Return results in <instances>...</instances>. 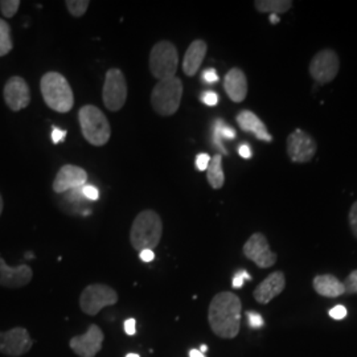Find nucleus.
<instances>
[{"label": "nucleus", "mask_w": 357, "mask_h": 357, "mask_svg": "<svg viewBox=\"0 0 357 357\" xmlns=\"http://www.w3.org/2000/svg\"><path fill=\"white\" fill-rule=\"evenodd\" d=\"M13 43L11 38V26L10 24L0 19V57L7 56L13 51Z\"/></svg>", "instance_id": "25"}, {"label": "nucleus", "mask_w": 357, "mask_h": 357, "mask_svg": "<svg viewBox=\"0 0 357 357\" xmlns=\"http://www.w3.org/2000/svg\"><path fill=\"white\" fill-rule=\"evenodd\" d=\"M238 153L241 155V158H243V159H250L253 156V151H252V149H250V146L248 143H243L238 147Z\"/></svg>", "instance_id": "39"}, {"label": "nucleus", "mask_w": 357, "mask_h": 357, "mask_svg": "<svg viewBox=\"0 0 357 357\" xmlns=\"http://www.w3.org/2000/svg\"><path fill=\"white\" fill-rule=\"evenodd\" d=\"M246 280H252V277L246 273V270H240V271H237L234 274L231 284H233L234 289H241L243 286V282L246 281Z\"/></svg>", "instance_id": "32"}, {"label": "nucleus", "mask_w": 357, "mask_h": 357, "mask_svg": "<svg viewBox=\"0 0 357 357\" xmlns=\"http://www.w3.org/2000/svg\"><path fill=\"white\" fill-rule=\"evenodd\" d=\"M268 20H270V23H271V24H278V23L281 22L280 16H278V15H274V13H271V15L268 16Z\"/></svg>", "instance_id": "42"}, {"label": "nucleus", "mask_w": 357, "mask_h": 357, "mask_svg": "<svg viewBox=\"0 0 357 357\" xmlns=\"http://www.w3.org/2000/svg\"><path fill=\"white\" fill-rule=\"evenodd\" d=\"M125 331L128 336H134L135 335V319H128L125 321Z\"/></svg>", "instance_id": "40"}, {"label": "nucleus", "mask_w": 357, "mask_h": 357, "mask_svg": "<svg viewBox=\"0 0 357 357\" xmlns=\"http://www.w3.org/2000/svg\"><path fill=\"white\" fill-rule=\"evenodd\" d=\"M345 293L357 294V270H354L344 282Z\"/></svg>", "instance_id": "29"}, {"label": "nucleus", "mask_w": 357, "mask_h": 357, "mask_svg": "<svg viewBox=\"0 0 357 357\" xmlns=\"http://www.w3.org/2000/svg\"><path fill=\"white\" fill-rule=\"evenodd\" d=\"M82 195L88 202H97L100 199V191L91 184H85L82 187Z\"/></svg>", "instance_id": "30"}, {"label": "nucleus", "mask_w": 357, "mask_h": 357, "mask_svg": "<svg viewBox=\"0 0 357 357\" xmlns=\"http://www.w3.org/2000/svg\"><path fill=\"white\" fill-rule=\"evenodd\" d=\"M84 202H88L84 195H82V187L81 188H76V190H70V191L65 192L63 193V203L65 205H70L73 208H76L77 213H82L79 211V205H84Z\"/></svg>", "instance_id": "26"}, {"label": "nucleus", "mask_w": 357, "mask_h": 357, "mask_svg": "<svg viewBox=\"0 0 357 357\" xmlns=\"http://www.w3.org/2000/svg\"><path fill=\"white\" fill-rule=\"evenodd\" d=\"M330 317L332 319L342 320L347 317V308L344 306H336L330 311Z\"/></svg>", "instance_id": "38"}, {"label": "nucleus", "mask_w": 357, "mask_h": 357, "mask_svg": "<svg viewBox=\"0 0 357 357\" xmlns=\"http://www.w3.org/2000/svg\"><path fill=\"white\" fill-rule=\"evenodd\" d=\"M178 54L176 47L171 41L156 43L150 53V72L159 81L172 78L176 75Z\"/></svg>", "instance_id": "6"}, {"label": "nucleus", "mask_w": 357, "mask_h": 357, "mask_svg": "<svg viewBox=\"0 0 357 357\" xmlns=\"http://www.w3.org/2000/svg\"><path fill=\"white\" fill-rule=\"evenodd\" d=\"M205 351H206V345H202V348H200V352H203V354H204Z\"/></svg>", "instance_id": "45"}, {"label": "nucleus", "mask_w": 357, "mask_h": 357, "mask_svg": "<svg viewBox=\"0 0 357 357\" xmlns=\"http://www.w3.org/2000/svg\"><path fill=\"white\" fill-rule=\"evenodd\" d=\"M40 90L45 105L57 113H68L75 106V96L68 79L59 72H48L41 77Z\"/></svg>", "instance_id": "3"}, {"label": "nucleus", "mask_w": 357, "mask_h": 357, "mask_svg": "<svg viewBox=\"0 0 357 357\" xmlns=\"http://www.w3.org/2000/svg\"><path fill=\"white\" fill-rule=\"evenodd\" d=\"M66 8L69 13L75 17H81L84 13L88 11V7L90 6L88 0H68L65 1Z\"/></svg>", "instance_id": "27"}, {"label": "nucleus", "mask_w": 357, "mask_h": 357, "mask_svg": "<svg viewBox=\"0 0 357 357\" xmlns=\"http://www.w3.org/2000/svg\"><path fill=\"white\" fill-rule=\"evenodd\" d=\"M208 51V45L204 40H195L184 54L183 60V72L188 77L196 76L200 66L204 61Z\"/></svg>", "instance_id": "20"}, {"label": "nucleus", "mask_w": 357, "mask_h": 357, "mask_svg": "<svg viewBox=\"0 0 357 357\" xmlns=\"http://www.w3.org/2000/svg\"><path fill=\"white\" fill-rule=\"evenodd\" d=\"M126 357H141L139 355H137V354H128Z\"/></svg>", "instance_id": "46"}, {"label": "nucleus", "mask_w": 357, "mask_h": 357, "mask_svg": "<svg viewBox=\"0 0 357 357\" xmlns=\"http://www.w3.org/2000/svg\"><path fill=\"white\" fill-rule=\"evenodd\" d=\"M202 102L206 105V106H216L218 103V94L215 93L213 90H205L200 96Z\"/></svg>", "instance_id": "31"}, {"label": "nucleus", "mask_w": 357, "mask_h": 357, "mask_svg": "<svg viewBox=\"0 0 357 357\" xmlns=\"http://www.w3.org/2000/svg\"><path fill=\"white\" fill-rule=\"evenodd\" d=\"M33 271L28 265H19L11 268L0 258V286L6 289H20L32 281Z\"/></svg>", "instance_id": "16"}, {"label": "nucleus", "mask_w": 357, "mask_h": 357, "mask_svg": "<svg viewBox=\"0 0 357 357\" xmlns=\"http://www.w3.org/2000/svg\"><path fill=\"white\" fill-rule=\"evenodd\" d=\"M255 7L262 13H287L293 7L291 0H255Z\"/></svg>", "instance_id": "24"}, {"label": "nucleus", "mask_w": 357, "mask_h": 357, "mask_svg": "<svg viewBox=\"0 0 357 357\" xmlns=\"http://www.w3.org/2000/svg\"><path fill=\"white\" fill-rule=\"evenodd\" d=\"M248 320L252 328H261L264 326V318L255 311H248Z\"/></svg>", "instance_id": "34"}, {"label": "nucleus", "mask_w": 357, "mask_h": 357, "mask_svg": "<svg viewBox=\"0 0 357 357\" xmlns=\"http://www.w3.org/2000/svg\"><path fill=\"white\" fill-rule=\"evenodd\" d=\"M88 181V174L84 168L73 166V165H65L60 168L56 178L53 180L52 188L57 195H63L70 190L81 188Z\"/></svg>", "instance_id": "15"}, {"label": "nucleus", "mask_w": 357, "mask_h": 357, "mask_svg": "<svg viewBox=\"0 0 357 357\" xmlns=\"http://www.w3.org/2000/svg\"><path fill=\"white\" fill-rule=\"evenodd\" d=\"M209 162H211V156L208 153H199L196 156V168L199 171H206V168L209 166Z\"/></svg>", "instance_id": "35"}, {"label": "nucleus", "mask_w": 357, "mask_h": 357, "mask_svg": "<svg viewBox=\"0 0 357 357\" xmlns=\"http://www.w3.org/2000/svg\"><path fill=\"white\" fill-rule=\"evenodd\" d=\"M236 138V130L227 125L224 119H216L213 125V134H212V141L213 144L218 150L220 155H228V151L222 143V139H234Z\"/></svg>", "instance_id": "22"}, {"label": "nucleus", "mask_w": 357, "mask_h": 357, "mask_svg": "<svg viewBox=\"0 0 357 357\" xmlns=\"http://www.w3.org/2000/svg\"><path fill=\"white\" fill-rule=\"evenodd\" d=\"M82 135L91 146L102 147L112 137L110 123L102 112L93 105H85L78 112Z\"/></svg>", "instance_id": "4"}, {"label": "nucleus", "mask_w": 357, "mask_h": 357, "mask_svg": "<svg viewBox=\"0 0 357 357\" xmlns=\"http://www.w3.org/2000/svg\"><path fill=\"white\" fill-rule=\"evenodd\" d=\"M190 357H206L203 352H200V349H191L190 351Z\"/></svg>", "instance_id": "43"}, {"label": "nucleus", "mask_w": 357, "mask_h": 357, "mask_svg": "<svg viewBox=\"0 0 357 357\" xmlns=\"http://www.w3.org/2000/svg\"><path fill=\"white\" fill-rule=\"evenodd\" d=\"M348 221H349V227H351L354 236L357 238V202H355L351 206V211H349V215H348Z\"/></svg>", "instance_id": "33"}, {"label": "nucleus", "mask_w": 357, "mask_h": 357, "mask_svg": "<svg viewBox=\"0 0 357 357\" xmlns=\"http://www.w3.org/2000/svg\"><path fill=\"white\" fill-rule=\"evenodd\" d=\"M118 302V294L114 289L102 283L89 284L79 295V307L84 314L96 317L105 307L114 306Z\"/></svg>", "instance_id": "7"}, {"label": "nucleus", "mask_w": 357, "mask_h": 357, "mask_svg": "<svg viewBox=\"0 0 357 357\" xmlns=\"http://www.w3.org/2000/svg\"><path fill=\"white\" fill-rule=\"evenodd\" d=\"M287 155L294 163H308L314 159L318 144L315 139L303 130H295L287 137Z\"/></svg>", "instance_id": "10"}, {"label": "nucleus", "mask_w": 357, "mask_h": 357, "mask_svg": "<svg viewBox=\"0 0 357 357\" xmlns=\"http://www.w3.org/2000/svg\"><path fill=\"white\" fill-rule=\"evenodd\" d=\"M236 121L243 131L253 134L258 141L268 142V143L273 142V137L268 132L266 125L253 112L250 110L240 112L236 116Z\"/></svg>", "instance_id": "19"}, {"label": "nucleus", "mask_w": 357, "mask_h": 357, "mask_svg": "<svg viewBox=\"0 0 357 357\" xmlns=\"http://www.w3.org/2000/svg\"><path fill=\"white\" fill-rule=\"evenodd\" d=\"M3 206H4V203H3V197H1V195H0V216H1V213H3Z\"/></svg>", "instance_id": "44"}, {"label": "nucleus", "mask_w": 357, "mask_h": 357, "mask_svg": "<svg viewBox=\"0 0 357 357\" xmlns=\"http://www.w3.org/2000/svg\"><path fill=\"white\" fill-rule=\"evenodd\" d=\"M243 252L258 268H271L277 262V255L270 249L268 238L262 233L252 234L243 245Z\"/></svg>", "instance_id": "12"}, {"label": "nucleus", "mask_w": 357, "mask_h": 357, "mask_svg": "<svg viewBox=\"0 0 357 357\" xmlns=\"http://www.w3.org/2000/svg\"><path fill=\"white\" fill-rule=\"evenodd\" d=\"M312 286L315 291L326 298H337L345 294L344 283L339 281L335 275L323 274L314 278Z\"/></svg>", "instance_id": "21"}, {"label": "nucleus", "mask_w": 357, "mask_h": 357, "mask_svg": "<svg viewBox=\"0 0 357 357\" xmlns=\"http://www.w3.org/2000/svg\"><path fill=\"white\" fill-rule=\"evenodd\" d=\"M139 257L143 262H151L155 258V253L153 250H142L139 252Z\"/></svg>", "instance_id": "41"}, {"label": "nucleus", "mask_w": 357, "mask_h": 357, "mask_svg": "<svg viewBox=\"0 0 357 357\" xmlns=\"http://www.w3.org/2000/svg\"><path fill=\"white\" fill-rule=\"evenodd\" d=\"M202 79L204 81L205 84H216V82H218V75H217L216 69L215 68L205 69L203 75H202Z\"/></svg>", "instance_id": "36"}, {"label": "nucleus", "mask_w": 357, "mask_h": 357, "mask_svg": "<svg viewBox=\"0 0 357 357\" xmlns=\"http://www.w3.org/2000/svg\"><path fill=\"white\" fill-rule=\"evenodd\" d=\"M102 98L109 112H119L125 106L128 100V81L121 69L112 68L106 72Z\"/></svg>", "instance_id": "8"}, {"label": "nucleus", "mask_w": 357, "mask_h": 357, "mask_svg": "<svg viewBox=\"0 0 357 357\" xmlns=\"http://www.w3.org/2000/svg\"><path fill=\"white\" fill-rule=\"evenodd\" d=\"M163 236V221L160 216L153 211L146 209L132 221L130 229V243L138 252L153 250Z\"/></svg>", "instance_id": "2"}, {"label": "nucleus", "mask_w": 357, "mask_h": 357, "mask_svg": "<svg viewBox=\"0 0 357 357\" xmlns=\"http://www.w3.org/2000/svg\"><path fill=\"white\" fill-rule=\"evenodd\" d=\"M206 178L213 190L222 188L225 183V175L222 169V156L220 153H216L213 158H211L209 166L206 168Z\"/></svg>", "instance_id": "23"}, {"label": "nucleus", "mask_w": 357, "mask_h": 357, "mask_svg": "<svg viewBox=\"0 0 357 357\" xmlns=\"http://www.w3.org/2000/svg\"><path fill=\"white\" fill-rule=\"evenodd\" d=\"M224 89L233 102H243L248 96V79L240 68H231L224 79Z\"/></svg>", "instance_id": "18"}, {"label": "nucleus", "mask_w": 357, "mask_h": 357, "mask_svg": "<svg viewBox=\"0 0 357 357\" xmlns=\"http://www.w3.org/2000/svg\"><path fill=\"white\" fill-rule=\"evenodd\" d=\"M20 4L22 3L19 0H1L0 1V11H1L4 17L11 19L19 11Z\"/></svg>", "instance_id": "28"}, {"label": "nucleus", "mask_w": 357, "mask_h": 357, "mask_svg": "<svg viewBox=\"0 0 357 357\" xmlns=\"http://www.w3.org/2000/svg\"><path fill=\"white\" fill-rule=\"evenodd\" d=\"M241 301L236 294H217L208 310V321L213 333L221 339H234L241 327Z\"/></svg>", "instance_id": "1"}, {"label": "nucleus", "mask_w": 357, "mask_h": 357, "mask_svg": "<svg viewBox=\"0 0 357 357\" xmlns=\"http://www.w3.org/2000/svg\"><path fill=\"white\" fill-rule=\"evenodd\" d=\"M308 69H310V75L317 82L326 85L333 81L339 73V69H340L339 56L333 50L326 48L323 51L318 52L312 57Z\"/></svg>", "instance_id": "9"}, {"label": "nucleus", "mask_w": 357, "mask_h": 357, "mask_svg": "<svg viewBox=\"0 0 357 357\" xmlns=\"http://www.w3.org/2000/svg\"><path fill=\"white\" fill-rule=\"evenodd\" d=\"M52 142L54 143V144H59V143H61V142L64 141L65 137H66V131L65 130H61V128H52Z\"/></svg>", "instance_id": "37"}, {"label": "nucleus", "mask_w": 357, "mask_h": 357, "mask_svg": "<svg viewBox=\"0 0 357 357\" xmlns=\"http://www.w3.org/2000/svg\"><path fill=\"white\" fill-rule=\"evenodd\" d=\"M183 97V82L178 77L162 79L153 86L151 106L153 112L162 116L175 114L180 107Z\"/></svg>", "instance_id": "5"}, {"label": "nucleus", "mask_w": 357, "mask_h": 357, "mask_svg": "<svg viewBox=\"0 0 357 357\" xmlns=\"http://www.w3.org/2000/svg\"><path fill=\"white\" fill-rule=\"evenodd\" d=\"M6 105L15 113L26 109L31 103V90L23 77L13 76L6 82L3 89Z\"/></svg>", "instance_id": "14"}, {"label": "nucleus", "mask_w": 357, "mask_h": 357, "mask_svg": "<svg viewBox=\"0 0 357 357\" xmlns=\"http://www.w3.org/2000/svg\"><path fill=\"white\" fill-rule=\"evenodd\" d=\"M284 287H286L284 274L282 271H274L255 287L253 296L258 303L268 305L284 290Z\"/></svg>", "instance_id": "17"}, {"label": "nucleus", "mask_w": 357, "mask_h": 357, "mask_svg": "<svg viewBox=\"0 0 357 357\" xmlns=\"http://www.w3.org/2000/svg\"><path fill=\"white\" fill-rule=\"evenodd\" d=\"M103 339L102 330L97 324H90L88 331L70 339L69 347L77 356L96 357L102 349Z\"/></svg>", "instance_id": "13"}, {"label": "nucleus", "mask_w": 357, "mask_h": 357, "mask_svg": "<svg viewBox=\"0 0 357 357\" xmlns=\"http://www.w3.org/2000/svg\"><path fill=\"white\" fill-rule=\"evenodd\" d=\"M33 340L23 327H15L8 331H0V354L4 356L20 357L32 349Z\"/></svg>", "instance_id": "11"}]
</instances>
